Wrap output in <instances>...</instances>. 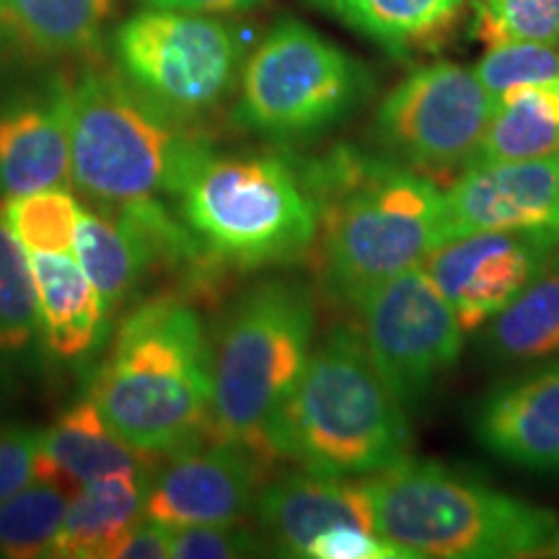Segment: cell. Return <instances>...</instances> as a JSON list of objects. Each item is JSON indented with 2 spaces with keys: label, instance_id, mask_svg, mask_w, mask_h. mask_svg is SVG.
I'll return each mask as SVG.
<instances>
[{
  "label": "cell",
  "instance_id": "6da1fadb",
  "mask_svg": "<svg viewBox=\"0 0 559 559\" xmlns=\"http://www.w3.org/2000/svg\"><path fill=\"white\" fill-rule=\"evenodd\" d=\"M306 171L319 200V280L332 304L358 311L379 285L423 267L453 239L445 190L383 153L340 148Z\"/></svg>",
  "mask_w": 559,
  "mask_h": 559
},
{
  "label": "cell",
  "instance_id": "7a4b0ae2",
  "mask_svg": "<svg viewBox=\"0 0 559 559\" xmlns=\"http://www.w3.org/2000/svg\"><path fill=\"white\" fill-rule=\"evenodd\" d=\"M88 396L151 461L207 440L213 342L198 309L171 293L140 300L109 340Z\"/></svg>",
  "mask_w": 559,
  "mask_h": 559
},
{
  "label": "cell",
  "instance_id": "3957f363",
  "mask_svg": "<svg viewBox=\"0 0 559 559\" xmlns=\"http://www.w3.org/2000/svg\"><path fill=\"white\" fill-rule=\"evenodd\" d=\"M169 198L223 267L290 264L317 247L319 200L309 171L270 153H215L207 140L181 160Z\"/></svg>",
  "mask_w": 559,
  "mask_h": 559
},
{
  "label": "cell",
  "instance_id": "277c9868",
  "mask_svg": "<svg viewBox=\"0 0 559 559\" xmlns=\"http://www.w3.org/2000/svg\"><path fill=\"white\" fill-rule=\"evenodd\" d=\"M270 453L334 477H368L412 456L409 412L383 383L358 330L337 326L313 345Z\"/></svg>",
  "mask_w": 559,
  "mask_h": 559
},
{
  "label": "cell",
  "instance_id": "5b68a950",
  "mask_svg": "<svg viewBox=\"0 0 559 559\" xmlns=\"http://www.w3.org/2000/svg\"><path fill=\"white\" fill-rule=\"evenodd\" d=\"M376 528L409 559H523L559 544V515L453 472L404 459L366 477Z\"/></svg>",
  "mask_w": 559,
  "mask_h": 559
},
{
  "label": "cell",
  "instance_id": "8992f818",
  "mask_svg": "<svg viewBox=\"0 0 559 559\" xmlns=\"http://www.w3.org/2000/svg\"><path fill=\"white\" fill-rule=\"evenodd\" d=\"M313 332L317 300L298 277L262 280L228 306L210 337V440L272 459V436L311 358Z\"/></svg>",
  "mask_w": 559,
  "mask_h": 559
},
{
  "label": "cell",
  "instance_id": "52a82bcc",
  "mask_svg": "<svg viewBox=\"0 0 559 559\" xmlns=\"http://www.w3.org/2000/svg\"><path fill=\"white\" fill-rule=\"evenodd\" d=\"M202 140L194 124L166 115L117 70L88 68L73 81L70 181L96 207L169 194L181 160Z\"/></svg>",
  "mask_w": 559,
  "mask_h": 559
},
{
  "label": "cell",
  "instance_id": "ba28073f",
  "mask_svg": "<svg viewBox=\"0 0 559 559\" xmlns=\"http://www.w3.org/2000/svg\"><path fill=\"white\" fill-rule=\"evenodd\" d=\"M368 91L360 60L304 21L283 19L243 60L234 122L275 143H304L345 122Z\"/></svg>",
  "mask_w": 559,
  "mask_h": 559
},
{
  "label": "cell",
  "instance_id": "9c48e42d",
  "mask_svg": "<svg viewBox=\"0 0 559 559\" xmlns=\"http://www.w3.org/2000/svg\"><path fill=\"white\" fill-rule=\"evenodd\" d=\"M249 37L215 13L145 9L117 26L115 70L145 99L194 124L236 94Z\"/></svg>",
  "mask_w": 559,
  "mask_h": 559
},
{
  "label": "cell",
  "instance_id": "30bf717a",
  "mask_svg": "<svg viewBox=\"0 0 559 559\" xmlns=\"http://www.w3.org/2000/svg\"><path fill=\"white\" fill-rule=\"evenodd\" d=\"M492 107L474 70L438 60L415 68L383 96L373 140L383 156L430 179L461 174L477 156Z\"/></svg>",
  "mask_w": 559,
  "mask_h": 559
},
{
  "label": "cell",
  "instance_id": "8fae6325",
  "mask_svg": "<svg viewBox=\"0 0 559 559\" xmlns=\"http://www.w3.org/2000/svg\"><path fill=\"white\" fill-rule=\"evenodd\" d=\"M360 337L376 370L407 412L456 368L464 334L456 311L425 267L386 280L358 306Z\"/></svg>",
  "mask_w": 559,
  "mask_h": 559
},
{
  "label": "cell",
  "instance_id": "7c38bea8",
  "mask_svg": "<svg viewBox=\"0 0 559 559\" xmlns=\"http://www.w3.org/2000/svg\"><path fill=\"white\" fill-rule=\"evenodd\" d=\"M557 249L555 230H474L440 243L423 267L472 332L498 317Z\"/></svg>",
  "mask_w": 559,
  "mask_h": 559
},
{
  "label": "cell",
  "instance_id": "4fadbf2b",
  "mask_svg": "<svg viewBox=\"0 0 559 559\" xmlns=\"http://www.w3.org/2000/svg\"><path fill=\"white\" fill-rule=\"evenodd\" d=\"M262 456L221 440H202L166 456L145 485V515L169 528L243 521L262 492Z\"/></svg>",
  "mask_w": 559,
  "mask_h": 559
},
{
  "label": "cell",
  "instance_id": "5bb4252c",
  "mask_svg": "<svg viewBox=\"0 0 559 559\" xmlns=\"http://www.w3.org/2000/svg\"><path fill=\"white\" fill-rule=\"evenodd\" d=\"M70 109L66 75L21 83L0 96V194L19 198L70 185Z\"/></svg>",
  "mask_w": 559,
  "mask_h": 559
},
{
  "label": "cell",
  "instance_id": "9a60e30c",
  "mask_svg": "<svg viewBox=\"0 0 559 559\" xmlns=\"http://www.w3.org/2000/svg\"><path fill=\"white\" fill-rule=\"evenodd\" d=\"M453 236L474 230L559 234V160H474L445 190Z\"/></svg>",
  "mask_w": 559,
  "mask_h": 559
},
{
  "label": "cell",
  "instance_id": "2e32d148",
  "mask_svg": "<svg viewBox=\"0 0 559 559\" xmlns=\"http://www.w3.org/2000/svg\"><path fill=\"white\" fill-rule=\"evenodd\" d=\"M254 513L272 547L285 557H306L317 536L340 526L379 531L366 477L309 469L285 474L262 487Z\"/></svg>",
  "mask_w": 559,
  "mask_h": 559
},
{
  "label": "cell",
  "instance_id": "e0dca14e",
  "mask_svg": "<svg viewBox=\"0 0 559 559\" xmlns=\"http://www.w3.org/2000/svg\"><path fill=\"white\" fill-rule=\"evenodd\" d=\"M474 436L508 464L559 474V360L489 391L474 417Z\"/></svg>",
  "mask_w": 559,
  "mask_h": 559
},
{
  "label": "cell",
  "instance_id": "ac0fdd59",
  "mask_svg": "<svg viewBox=\"0 0 559 559\" xmlns=\"http://www.w3.org/2000/svg\"><path fill=\"white\" fill-rule=\"evenodd\" d=\"M37 293L47 358L66 368L88 366L109 342L107 306L73 254L26 251Z\"/></svg>",
  "mask_w": 559,
  "mask_h": 559
},
{
  "label": "cell",
  "instance_id": "d6986e66",
  "mask_svg": "<svg viewBox=\"0 0 559 559\" xmlns=\"http://www.w3.org/2000/svg\"><path fill=\"white\" fill-rule=\"evenodd\" d=\"M313 9L379 45L391 58L443 50L469 0H309Z\"/></svg>",
  "mask_w": 559,
  "mask_h": 559
},
{
  "label": "cell",
  "instance_id": "ffe728a7",
  "mask_svg": "<svg viewBox=\"0 0 559 559\" xmlns=\"http://www.w3.org/2000/svg\"><path fill=\"white\" fill-rule=\"evenodd\" d=\"M145 485L148 472L115 474L75 489L47 557L115 559L130 531L145 519Z\"/></svg>",
  "mask_w": 559,
  "mask_h": 559
},
{
  "label": "cell",
  "instance_id": "44dd1931",
  "mask_svg": "<svg viewBox=\"0 0 559 559\" xmlns=\"http://www.w3.org/2000/svg\"><path fill=\"white\" fill-rule=\"evenodd\" d=\"M41 456L47 474L73 489L115 474L148 472L145 464H151V459L132 451L109 428L88 394L62 409L50 428L41 430Z\"/></svg>",
  "mask_w": 559,
  "mask_h": 559
},
{
  "label": "cell",
  "instance_id": "7402d4cb",
  "mask_svg": "<svg viewBox=\"0 0 559 559\" xmlns=\"http://www.w3.org/2000/svg\"><path fill=\"white\" fill-rule=\"evenodd\" d=\"M45 362L29 254L0 218V394L34 379Z\"/></svg>",
  "mask_w": 559,
  "mask_h": 559
},
{
  "label": "cell",
  "instance_id": "603a6c76",
  "mask_svg": "<svg viewBox=\"0 0 559 559\" xmlns=\"http://www.w3.org/2000/svg\"><path fill=\"white\" fill-rule=\"evenodd\" d=\"M117 0H5L3 24L39 58H79L99 45Z\"/></svg>",
  "mask_w": 559,
  "mask_h": 559
},
{
  "label": "cell",
  "instance_id": "cb8c5ba5",
  "mask_svg": "<svg viewBox=\"0 0 559 559\" xmlns=\"http://www.w3.org/2000/svg\"><path fill=\"white\" fill-rule=\"evenodd\" d=\"M485 345L506 362L559 360V249L539 275L487 321Z\"/></svg>",
  "mask_w": 559,
  "mask_h": 559
},
{
  "label": "cell",
  "instance_id": "d4e9b609",
  "mask_svg": "<svg viewBox=\"0 0 559 559\" xmlns=\"http://www.w3.org/2000/svg\"><path fill=\"white\" fill-rule=\"evenodd\" d=\"M559 151V81L536 83L495 99L474 160H528ZM472 160V164H474Z\"/></svg>",
  "mask_w": 559,
  "mask_h": 559
},
{
  "label": "cell",
  "instance_id": "484cf974",
  "mask_svg": "<svg viewBox=\"0 0 559 559\" xmlns=\"http://www.w3.org/2000/svg\"><path fill=\"white\" fill-rule=\"evenodd\" d=\"M75 489L52 474H39L0 502V557H47Z\"/></svg>",
  "mask_w": 559,
  "mask_h": 559
},
{
  "label": "cell",
  "instance_id": "4316f807",
  "mask_svg": "<svg viewBox=\"0 0 559 559\" xmlns=\"http://www.w3.org/2000/svg\"><path fill=\"white\" fill-rule=\"evenodd\" d=\"M81 210L68 187H58V190L5 198L0 218L26 251L73 254Z\"/></svg>",
  "mask_w": 559,
  "mask_h": 559
},
{
  "label": "cell",
  "instance_id": "83f0119b",
  "mask_svg": "<svg viewBox=\"0 0 559 559\" xmlns=\"http://www.w3.org/2000/svg\"><path fill=\"white\" fill-rule=\"evenodd\" d=\"M474 37L485 47L506 41L559 47V0H474Z\"/></svg>",
  "mask_w": 559,
  "mask_h": 559
},
{
  "label": "cell",
  "instance_id": "f1b7e54d",
  "mask_svg": "<svg viewBox=\"0 0 559 559\" xmlns=\"http://www.w3.org/2000/svg\"><path fill=\"white\" fill-rule=\"evenodd\" d=\"M474 75L492 99L523 86L559 81V47L539 41H506L487 47L474 66Z\"/></svg>",
  "mask_w": 559,
  "mask_h": 559
},
{
  "label": "cell",
  "instance_id": "f546056e",
  "mask_svg": "<svg viewBox=\"0 0 559 559\" xmlns=\"http://www.w3.org/2000/svg\"><path fill=\"white\" fill-rule=\"evenodd\" d=\"M267 542L243 521L202 523V526L171 528V557L177 559H236L257 557Z\"/></svg>",
  "mask_w": 559,
  "mask_h": 559
},
{
  "label": "cell",
  "instance_id": "4dcf8cb0",
  "mask_svg": "<svg viewBox=\"0 0 559 559\" xmlns=\"http://www.w3.org/2000/svg\"><path fill=\"white\" fill-rule=\"evenodd\" d=\"M47 474L41 456V430L0 425V502Z\"/></svg>",
  "mask_w": 559,
  "mask_h": 559
},
{
  "label": "cell",
  "instance_id": "1f68e13d",
  "mask_svg": "<svg viewBox=\"0 0 559 559\" xmlns=\"http://www.w3.org/2000/svg\"><path fill=\"white\" fill-rule=\"evenodd\" d=\"M311 559H409L400 544L373 528L340 526L317 536L306 549Z\"/></svg>",
  "mask_w": 559,
  "mask_h": 559
},
{
  "label": "cell",
  "instance_id": "d6a6232c",
  "mask_svg": "<svg viewBox=\"0 0 559 559\" xmlns=\"http://www.w3.org/2000/svg\"><path fill=\"white\" fill-rule=\"evenodd\" d=\"M171 557V528L145 515L128 539L120 544L115 559H164Z\"/></svg>",
  "mask_w": 559,
  "mask_h": 559
},
{
  "label": "cell",
  "instance_id": "836d02e7",
  "mask_svg": "<svg viewBox=\"0 0 559 559\" xmlns=\"http://www.w3.org/2000/svg\"><path fill=\"white\" fill-rule=\"evenodd\" d=\"M148 9H171V11H192V13H215V16H230L260 9L264 0H143Z\"/></svg>",
  "mask_w": 559,
  "mask_h": 559
},
{
  "label": "cell",
  "instance_id": "e575fe53",
  "mask_svg": "<svg viewBox=\"0 0 559 559\" xmlns=\"http://www.w3.org/2000/svg\"><path fill=\"white\" fill-rule=\"evenodd\" d=\"M5 32H9V29H5V24H3V21H0V41H3V37H5Z\"/></svg>",
  "mask_w": 559,
  "mask_h": 559
},
{
  "label": "cell",
  "instance_id": "d590c367",
  "mask_svg": "<svg viewBox=\"0 0 559 559\" xmlns=\"http://www.w3.org/2000/svg\"><path fill=\"white\" fill-rule=\"evenodd\" d=\"M3 11H5V0H0V21H3Z\"/></svg>",
  "mask_w": 559,
  "mask_h": 559
},
{
  "label": "cell",
  "instance_id": "8d00e7d4",
  "mask_svg": "<svg viewBox=\"0 0 559 559\" xmlns=\"http://www.w3.org/2000/svg\"><path fill=\"white\" fill-rule=\"evenodd\" d=\"M557 555H559V544H557Z\"/></svg>",
  "mask_w": 559,
  "mask_h": 559
},
{
  "label": "cell",
  "instance_id": "74e56055",
  "mask_svg": "<svg viewBox=\"0 0 559 559\" xmlns=\"http://www.w3.org/2000/svg\"><path fill=\"white\" fill-rule=\"evenodd\" d=\"M557 160H559V151H557Z\"/></svg>",
  "mask_w": 559,
  "mask_h": 559
}]
</instances>
